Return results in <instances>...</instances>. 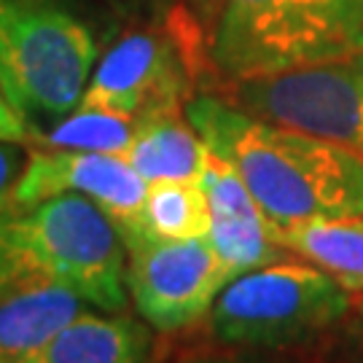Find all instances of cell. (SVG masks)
Listing matches in <instances>:
<instances>
[{"label":"cell","mask_w":363,"mask_h":363,"mask_svg":"<svg viewBox=\"0 0 363 363\" xmlns=\"http://www.w3.org/2000/svg\"><path fill=\"white\" fill-rule=\"evenodd\" d=\"M78 291L40 272L0 301V361L30 358L84 312Z\"/></svg>","instance_id":"11"},{"label":"cell","mask_w":363,"mask_h":363,"mask_svg":"<svg viewBox=\"0 0 363 363\" xmlns=\"http://www.w3.org/2000/svg\"><path fill=\"white\" fill-rule=\"evenodd\" d=\"M151 331L132 315L81 312L30 363H151Z\"/></svg>","instance_id":"12"},{"label":"cell","mask_w":363,"mask_h":363,"mask_svg":"<svg viewBox=\"0 0 363 363\" xmlns=\"http://www.w3.org/2000/svg\"><path fill=\"white\" fill-rule=\"evenodd\" d=\"M0 363H30L27 358H11V361H0Z\"/></svg>","instance_id":"21"},{"label":"cell","mask_w":363,"mask_h":363,"mask_svg":"<svg viewBox=\"0 0 363 363\" xmlns=\"http://www.w3.org/2000/svg\"><path fill=\"white\" fill-rule=\"evenodd\" d=\"M0 140L22 145L35 143V127L13 108V103L9 100L6 89H3V84H0Z\"/></svg>","instance_id":"18"},{"label":"cell","mask_w":363,"mask_h":363,"mask_svg":"<svg viewBox=\"0 0 363 363\" xmlns=\"http://www.w3.org/2000/svg\"><path fill=\"white\" fill-rule=\"evenodd\" d=\"M143 229L169 240L208 237V199L199 183L159 181L148 183L143 202Z\"/></svg>","instance_id":"16"},{"label":"cell","mask_w":363,"mask_h":363,"mask_svg":"<svg viewBox=\"0 0 363 363\" xmlns=\"http://www.w3.org/2000/svg\"><path fill=\"white\" fill-rule=\"evenodd\" d=\"M138 132V121L108 111L94 108H76L73 113L62 116L52 130L38 132V148H57V151H94V154L127 156Z\"/></svg>","instance_id":"15"},{"label":"cell","mask_w":363,"mask_h":363,"mask_svg":"<svg viewBox=\"0 0 363 363\" xmlns=\"http://www.w3.org/2000/svg\"><path fill=\"white\" fill-rule=\"evenodd\" d=\"M0 229L40 272L78 291L103 312L127 307V245L103 208L57 194L30 208H0Z\"/></svg>","instance_id":"4"},{"label":"cell","mask_w":363,"mask_h":363,"mask_svg":"<svg viewBox=\"0 0 363 363\" xmlns=\"http://www.w3.org/2000/svg\"><path fill=\"white\" fill-rule=\"evenodd\" d=\"M30 159V145L0 140V208H9L13 186L19 183Z\"/></svg>","instance_id":"17"},{"label":"cell","mask_w":363,"mask_h":363,"mask_svg":"<svg viewBox=\"0 0 363 363\" xmlns=\"http://www.w3.org/2000/svg\"><path fill=\"white\" fill-rule=\"evenodd\" d=\"M202 30L191 19L175 22L169 33H127L94 67L78 108L108 111L127 118L183 113L194 78V43Z\"/></svg>","instance_id":"7"},{"label":"cell","mask_w":363,"mask_h":363,"mask_svg":"<svg viewBox=\"0 0 363 363\" xmlns=\"http://www.w3.org/2000/svg\"><path fill=\"white\" fill-rule=\"evenodd\" d=\"M183 113H159L138 121V132L127 151V162L148 183H199L208 162V145Z\"/></svg>","instance_id":"13"},{"label":"cell","mask_w":363,"mask_h":363,"mask_svg":"<svg viewBox=\"0 0 363 363\" xmlns=\"http://www.w3.org/2000/svg\"><path fill=\"white\" fill-rule=\"evenodd\" d=\"M250 116L307 132L363 159V52L232 84Z\"/></svg>","instance_id":"6"},{"label":"cell","mask_w":363,"mask_h":363,"mask_svg":"<svg viewBox=\"0 0 363 363\" xmlns=\"http://www.w3.org/2000/svg\"><path fill=\"white\" fill-rule=\"evenodd\" d=\"M183 363H247V361H237V358H216V355H208V358H191V361Z\"/></svg>","instance_id":"20"},{"label":"cell","mask_w":363,"mask_h":363,"mask_svg":"<svg viewBox=\"0 0 363 363\" xmlns=\"http://www.w3.org/2000/svg\"><path fill=\"white\" fill-rule=\"evenodd\" d=\"M363 52V0H223L210 60L229 81Z\"/></svg>","instance_id":"2"},{"label":"cell","mask_w":363,"mask_h":363,"mask_svg":"<svg viewBox=\"0 0 363 363\" xmlns=\"http://www.w3.org/2000/svg\"><path fill=\"white\" fill-rule=\"evenodd\" d=\"M361 315H363V301H361Z\"/></svg>","instance_id":"22"},{"label":"cell","mask_w":363,"mask_h":363,"mask_svg":"<svg viewBox=\"0 0 363 363\" xmlns=\"http://www.w3.org/2000/svg\"><path fill=\"white\" fill-rule=\"evenodd\" d=\"M199 186L208 199V240L232 280L291 259V250L277 242L274 229L261 213L259 202L253 199L240 172L210 148Z\"/></svg>","instance_id":"10"},{"label":"cell","mask_w":363,"mask_h":363,"mask_svg":"<svg viewBox=\"0 0 363 363\" xmlns=\"http://www.w3.org/2000/svg\"><path fill=\"white\" fill-rule=\"evenodd\" d=\"M350 291L315 264L277 261L234 277L210 310V334L229 347H291L347 315Z\"/></svg>","instance_id":"5"},{"label":"cell","mask_w":363,"mask_h":363,"mask_svg":"<svg viewBox=\"0 0 363 363\" xmlns=\"http://www.w3.org/2000/svg\"><path fill=\"white\" fill-rule=\"evenodd\" d=\"M94 60L91 30L62 0H0V84L30 124L73 113Z\"/></svg>","instance_id":"3"},{"label":"cell","mask_w":363,"mask_h":363,"mask_svg":"<svg viewBox=\"0 0 363 363\" xmlns=\"http://www.w3.org/2000/svg\"><path fill=\"white\" fill-rule=\"evenodd\" d=\"M57 194H81L91 199L124 234L143 226L140 218L148 181L124 156L30 145L27 167L13 186L9 208H30Z\"/></svg>","instance_id":"9"},{"label":"cell","mask_w":363,"mask_h":363,"mask_svg":"<svg viewBox=\"0 0 363 363\" xmlns=\"http://www.w3.org/2000/svg\"><path fill=\"white\" fill-rule=\"evenodd\" d=\"M127 291L156 331H181L202 320L232 283L208 237L169 240L148 229L124 232Z\"/></svg>","instance_id":"8"},{"label":"cell","mask_w":363,"mask_h":363,"mask_svg":"<svg viewBox=\"0 0 363 363\" xmlns=\"http://www.w3.org/2000/svg\"><path fill=\"white\" fill-rule=\"evenodd\" d=\"M191 6H194L199 22L213 33V27H216V22H218L220 9H223V0H191Z\"/></svg>","instance_id":"19"},{"label":"cell","mask_w":363,"mask_h":363,"mask_svg":"<svg viewBox=\"0 0 363 363\" xmlns=\"http://www.w3.org/2000/svg\"><path fill=\"white\" fill-rule=\"evenodd\" d=\"M294 256L320 267L347 291H363V218L307 220L274 232Z\"/></svg>","instance_id":"14"},{"label":"cell","mask_w":363,"mask_h":363,"mask_svg":"<svg viewBox=\"0 0 363 363\" xmlns=\"http://www.w3.org/2000/svg\"><path fill=\"white\" fill-rule=\"evenodd\" d=\"M186 118L240 172L274 232L307 220L363 218V159L350 151L261 121L216 94L191 97Z\"/></svg>","instance_id":"1"}]
</instances>
